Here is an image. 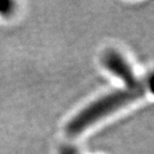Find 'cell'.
<instances>
[{"label":"cell","mask_w":154,"mask_h":154,"mask_svg":"<svg viewBox=\"0 0 154 154\" xmlns=\"http://www.w3.org/2000/svg\"><path fill=\"white\" fill-rule=\"evenodd\" d=\"M144 93L143 87L126 88L113 91L89 104L70 120L66 126L67 133L76 136L104 117L109 116L127 104L133 102Z\"/></svg>","instance_id":"6da1fadb"},{"label":"cell","mask_w":154,"mask_h":154,"mask_svg":"<svg viewBox=\"0 0 154 154\" xmlns=\"http://www.w3.org/2000/svg\"><path fill=\"white\" fill-rule=\"evenodd\" d=\"M102 64L110 73L118 77L127 88H136L140 86L130 64L119 52L115 50L106 51L102 57Z\"/></svg>","instance_id":"7a4b0ae2"},{"label":"cell","mask_w":154,"mask_h":154,"mask_svg":"<svg viewBox=\"0 0 154 154\" xmlns=\"http://www.w3.org/2000/svg\"><path fill=\"white\" fill-rule=\"evenodd\" d=\"M15 3L9 0H2L0 1V15L2 16H9L14 12Z\"/></svg>","instance_id":"3957f363"},{"label":"cell","mask_w":154,"mask_h":154,"mask_svg":"<svg viewBox=\"0 0 154 154\" xmlns=\"http://www.w3.org/2000/svg\"><path fill=\"white\" fill-rule=\"evenodd\" d=\"M59 154H79L78 150L71 145H64L60 148Z\"/></svg>","instance_id":"277c9868"}]
</instances>
